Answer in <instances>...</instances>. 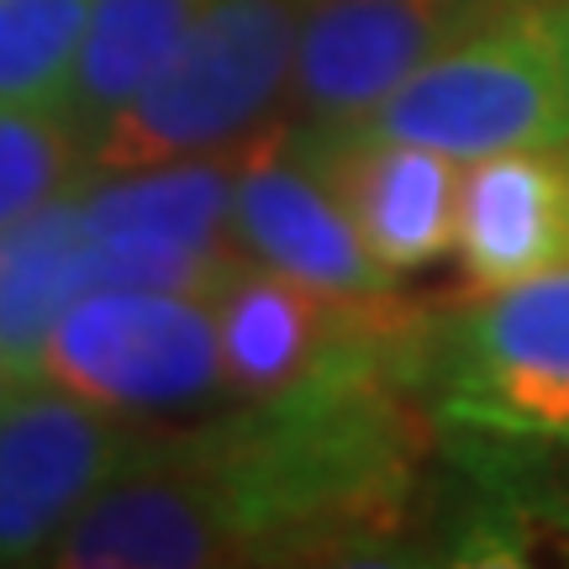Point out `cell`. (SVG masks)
<instances>
[{
    "instance_id": "6da1fadb",
    "label": "cell",
    "mask_w": 569,
    "mask_h": 569,
    "mask_svg": "<svg viewBox=\"0 0 569 569\" xmlns=\"http://www.w3.org/2000/svg\"><path fill=\"white\" fill-rule=\"evenodd\" d=\"M353 132L427 142L459 163L569 148V0H501Z\"/></svg>"
},
{
    "instance_id": "7a4b0ae2",
    "label": "cell",
    "mask_w": 569,
    "mask_h": 569,
    "mask_svg": "<svg viewBox=\"0 0 569 569\" xmlns=\"http://www.w3.org/2000/svg\"><path fill=\"white\" fill-rule=\"evenodd\" d=\"M306 0H211L138 101L90 142V174L153 169L243 142L290 84Z\"/></svg>"
},
{
    "instance_id": "3957f363",
    "label": "cell",
    "mask_w": 569,
    "mask_h": 569,
    "mask_svg": "<svg viewBox=\"0 0 569 569\" xmlns=\"http://www.w3.org/2000/svg\"><path fill=\"white\" fill-rule=\"evenodd\" d=\"M38 380L127 422L184 417L232 390L211 296L122 284H96L63 311Z\"/></svg>"
},
{
    "instance_id": "277c9868",
    "label": "cell",
    "mask_w": 569,
    "mask_h": 569,
    "mask_svg": "<svg viewBox=\"0 0 569 569\" xmlns=\"http://www.w3.org/2000/svg\"><path fill=\"white\" fill-rule=\"evenodd\" d=\"M496 6L501 0H306L284 127L301 142L353 132L396 84L453 48Z\"/></svg>"
},
{
    "instance_id": "5b68a950",
    "label": "cell",
    "mask_w": 569,
    "mask_h": 569,
    "mask_svg": "<svg viewBox=\"0 0 569 569\" xmlns=\"http://www.w3.org/2000/svg\"><path fill=\"white\" fill-rule=\"evenodd\" d=\"M453 422L569 448V269L532 274L469 311L443 369Z\"/></svg>"
},
{
    "instance_id": "8992f818",
    "label": "cell",
    "mask_w": 569,
    "mask_h": 569,
    "mask_svg": "<svg viewBox=\"0 0 569 569\" xmlns=\"http://www.w3.org/2000/svg\"><path fill=\"white\" fill-rule=\"evenodd\" d=\"M159 448L142 422L111 417L48 380H27L0 411V565H42L96 490Z\"/></svg>"
},
{
    "instance_id": "52a82bcc",
    "label": "cell",
    "mask_w": 569,
    "mask_h": 569,
    "mask_svg": "<svg viewBox=\"0 0 569 569\" xmlns=\"http://www.w3.org/2000/svg\"><path fill=\"white\" fill-rule=\"evenodd\" d=\"M248 559V532L196 448L159 443L53 538L59 569H206Z\"/></svg>"
},
{
    "instance_id": "ba28073f",
    "label": "cell",
    "mask_w": 569,
    "mask_h": 569,
    "mask_svg": "<svg viewBox=\"0 0 569 569\" xmlns=\"http://www.w3.org/2000/svg\"><path fill=\"white\" fill-rule=\"evenodd\" d=\"M232 238L243 259L269 264L343 301L390 296V274L365 248L327 174L301 153L290 127H264L238 142L232 184Z\"/></svg>"
},
{
    "instance_id": "9c48e42d",
    "label": "cell",
    "mask_w": 569,
    "mask_h": 569,
    "mask_svg": "<svg viewBox=\"0 0 569 569\" xmlns=\"http://www.w3.org/2000/svg\"><path fill=\"white\" fill-rule=\"evenodd\" d=\"M380 301H343V296H327L317 284L243 259L211 296L227 386L248 401H269L322 375L359 369L365 338L380 332L365 311Z\"/></svg>"
},
{
    "instance_id": "30bf717a",
    "label": "cell",
    "mask_w": 569,
    "mask_h": 569,
    "mask_svg": "<svg viewBox=\"0 0 569 569\" xmlns=\"http://www.w3.org/2000/svg\"><path fill=\"white\" fill-rule=\"evenodd\" d=\"M301 153L327 174L365 248L390 274L438 264L459 243V190H465L459 159L427 142L375 138V132L301 142Z\"/></svg>"
},
{
    "instance_id": "8fae6325",
    "label": "cell",
    "mask_w": 569,
    "mask_h": 569,
    "mask_svg": "<svg viewBox=\"0 0 569 569\" xmlns=\"http://www.w3.org/2000/svg\"><path fill=\"white\" fill-rule=\"evenodd\" d=\"M453 253L486 296L569 269V148H522L465 163Z\"/></svg>"
},
{
    "instance_id": "7c38bea8",
    "label": "cell",
    "mask_w": 569,
    "mask_h": 569,
    "mask_svg": "<svg viewBox=\"0 0 569 569\" xmlns=\"http://www.w3.org/2000/svg\"><path fill=\"white\" fill-rule=\"evenodd\" d=\"M90 290V238L80 184L0 227V359L21 386L42 375L48 338L69 306Z\"/></svg>"
},
{
    "instance_id": "4fadbf2b",
    "label": "cell",
    "mask_w": 569,
    "mask_h": 569,
    "mask_svg": "<svg viewBox=\"0 0 569 569\" xmlns=\"http://www.w3.org/2000/svg\"><path fill=\"white\" fill-rule=\"evenodd\" d=\"M232 184H238V142L217 148V153L153 163V169L90 174L80 184V217L90 238H163V243L238 248Z\"/></svg>"
},
{
    "instance_id": "5bb4252c",
    "label": "cell",
    "mask_w": 569,
    "mask_h": 569,
    "mask_svg": "<svg viewBox=\"0 0 569 569\" xmlns=\"http://www.w3.org/2000/svg\"><path fill=\"white\" fill-rule=\"evenodd\" d=\"M206 6L211 0H90V27L59 106L84 148L127 101H138Z\"/></svg>"
},
{
    "instance_id": "9a60e30c",
    "label": "cell",
    "mask_w": 569,
    "mask_h": 569,
    "mask_svg": "<svg viewBox=\"0 0 569 569\" xmlns=\"http://www.w3.org/2000/svg\"><path fill=\"white\" fill-rule=\"evenodd\" d=\"M90 0H0V106H63Z\"/></svg>"
},
{
    "instance_id": "2e32d148",
    "label": "cell",
    "mask_w": 569,
    "mask_h": 569,
    "mask_svg": "<svg viewBox=\"0 0 569 569\" xmlns=\"http://www.w3.org/2000/svg\"><path fill=\"white\" fill-rule=\"evenodd\" d=\"M90 180V148L59 106H0V227Z\"/></svg>"
},
{
    "instance_id": "e0dca14e",
    "label": "cell",
    "mask_w": 569,
    "mask_h": 569,
    "mask_svg": "<svg viewBox=\"0 0 569 569\" xmlns=\"http://www.w3.org/2000/svg\"><path fill=\"white\" fill-rule=\"evenodd\" d=\"M17 390H21V380L11 375V369H6V359H0V411L11 407V396H17Z\"/></svg>"
}]
</instances>
